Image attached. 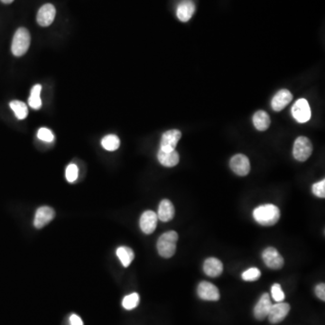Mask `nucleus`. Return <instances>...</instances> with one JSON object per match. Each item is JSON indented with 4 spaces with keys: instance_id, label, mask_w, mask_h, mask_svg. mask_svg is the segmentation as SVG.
<instances>
[{
    "instance_id": "25",
    "label": "nucleus",
    "mask_w": 325,
    "mask_h": 325,
    "mask_svg": "<svg viewBox=\"0 0 325 325\" xmlns=\"http://www.w3.org/2000/svg\"><path fill=\"white\" fill-rule=\"evenodd\" d=\"M140 298L138 294L133 293V294H128L127 296H125L123 301H122V306L126 310L135 309L136 306L140 304Z\"/></svg>"
},
{
    "instance_id": "7",
    "label": "nucleus",
    "mask_w": 325,
    "mask_h": 325,
    "mask_svg": "<svg viewBox=\"0 0 325 325\" xmlns=\"http://www.w3.org/2000/svg\"><path fill=\"white\" fill-rule=\"evenodd\" d=\"M229 167L235 174L240 176H246L250 172L249 159L242 154H238L233 156L229 161Z\"/></svg>"
},
{
    "instance_id": "6",
    "label": "nucleus",
    "mask_w": 325,
    "mask_h": 325,
    "mask_svg": "<svg viewBox=\"0 0 325 325\" xmlns=\"http://www.w3.org/2000/svg\"><path fill=\"white\" fill-rule=\"evenodd\" d=\"M181 137H182V133L179 131L178 129H171L165 132L161 138L160 150L165 152L174 151Z\"/></svg>"
},
{
    "instance_id": "1",
    "label": "nucleus",
    "mask_w": 325,
    "mask_h": 325,
    "mask_svg": "<svg viewBox=\"0 0 325 325\" xmlns=\"http://www.w3.org/2000/svg\"><path fill=\"white\" fill-rule=\"evenodd\" d=\"M253 217L262 226H273L280 219V210L274 204H265L254 210Z\"/></svg>"
},
{
    "instance_id": "9",
    "label": "nucleus",
    "mask_w": 325,
    "mask_h": 325,
    "mask_svg": "<svg viewBox=\"0 0 325 325\" xmlns=\"http://www.w3.org/2000/svg\"><path fill=\"white\" fill-rule=\"evenodd\" d=\"M289 311H290L289 304L283 302L277 303L275 305H272L267 317H268V320L271 323L275 324V323L281 322L285 318L287 317Z\"/></svg>"
},
{
    "instance_id": "4",
    "label": "nucleus",
    "mask_w": 325,
    "mask_h": 325,
    "mask_svg": "<svg viewBox=\"0 0 325 325\" xmlns=\"http://www.w3.org/2000/svg\"><path fill=\"white\" fill-rule=\"evenodd\" d=\"M313 153V145L306 136H298L295 140L293 148L294 158L300 162H305Z\"/></svg>"
},
{
    "instance_id": "2",
    "label": "nucleus",
    "mask_w": 325,
    "mask_h": 325,
    "mask_svg": "<svg viewBox=\"0 0 325 325\" xmlns=\"http://www.w3.org/2000/svg\"><path fill=\"white\" fill-rule=\"evenodd\" d=\"M177 241H178V234L174 230L164 233L160 236L156 244L159 255L165 259L172 258L176 250Z\"/></svg>"
},
{
    "instance_id": "5",
    "label": "nucleus",
    "mask_w": 325,
    "mask_h": 325,
    "mask_svg": "<svg viewBox=\"0 0 325 325\" xmlns=\"http://www.w3.org/2000/svg\"><path fill=\"white\" fill-rule=\"evenodd\" d=\"M291 112L294 120L299 123H306L309 121L312 116L309 103L306 99H299L295 101L292 107Z\"/></svg>"
},
{
    "instance_id": "29",
    "label": "nucleus",
    "mask_w": 325,
    "mask_h": 325,
    "mask_svg": "<svg viewBox=\"0 0 325 325\" xmlns=\"http://www.w3.org/2000/svg\"><path fill=\"white\" fill-rule=\"evenodd\" d=\"M37 137H38L39 140L43 141V142H48V143L53 142L54 140V135L53 134V132L47 128H42L39 129L38 132H37Z\"/></svg>"
},
{
    "instance_id": "16",
    "label": "nucleus",
    "mask_w": 325,
    "mask_h": 325,
    "mask_svg": "<svg viewBox=\"0 0 325 325\" xmlns=\"http://www.w3.org/2000/svg\"><path fill=\"white\" fill-rule=\"evenodd\" d=\"M293 100V95L288 89H281L275 94L271 105L275 111H280L287 107Z\"/></svg>"
},
{
    "instance_id": "33",
    "label": "nucleus",
    "mask_w": 325,
    "mask_h": 325,
    "mask_svg": "<svg viewBox=\"0 0 325 325\" xmlns=\"http://www.w3.org/2000/svg\"><path fill=\"white\" fill-rule=\"evenodd\" d=\"M0 1H1L2 3H4V4H11L14 0H0Z\"/></svg>"
},
{
    "instance_id": "28",
    "label": "nucleus",
    "mask_w": 325,
    "mask_h": 325,
    "mask_svg": "<svg viewBox=\"0 0 325 325\" xmlns=\"http://www.w3.org/2000/svg\"><path fill=\"white\" fill-rule=\"evenodd\" d=\"M272 297L276 303L283 302L285 299V294L282 290V287L279 284H274L271 287Z\"/></svg>"
},
{
    "instance_id": "20",
    "label": "nucleus",
    "mask_w": 325,
    "mask_h": 325,
    "mask_svg": "<svg viewBox=\"0 0 325 325\" xmlns=\"http://www.w3.org/2000/svg\"><path fill=\"white\" fill-rule=\"evenodd\" d=\"M270 123V118L266 111L259 110L253 116V124L260 131H266L269 128Z\"/></svg>"
},
{
    "instance_id": "31",
    "label": "nucleus",
    "mask_w": 325,
    "mask_h": 325,
    "mask_svg": "<svg viewBox=\"0 0 325 325\" xmlns=\"http://www.w3.org/2000/svg\"><path fill=\"white\" fill-rule=\"evenodd\" d=\"M315 294L321 301H325V285L323 283L319 284L315 287Z\"/></svg>"
},
{
    "instance_id": "30",
    "label": "nucleus",
    "mask_w": 325,
    "mask_h": 325,
    "mask_svg": "<svg viewBox=\"0 0 325 325\" xmlns=\"http://www.w3.org/2000/svg\"><path fill=\"white\" fill-rule=\"evenodd\" d=\"M313 194L319 198H325V180L322 179L320 182L314 183L312 187Z\"/></svg>"
},
{
    "instance_id": "14",
    "label": "nucleus",
    "mask_w": 325,
    "mask_h": 325,
    "mask_svg": "<svg viewBox=\"0 0 325 325\" xmlns=\"http://www.w3.org/2000/svg\"><path fill=\"white\" fill-rule=\"evenodd\" d=\"M271 306V299L269 294H264L260 297V301L257 303L255 307H254V316L257 320L262 321L265 318L267 317V315L269 314Z\"/></svg>"
},
{
    "instance_id": "18",
    "label": "nucleus",
    "mask_w": 325,
    "mask_h": 325,
    "mask_svg": "<svg viewBox=\"0 0 325 325\" xmlns=\"http://www.w3.org/2000/svg\"><path fill=\"white\" fill-rule=\"evenodd\" d=\"M174 213L175 211H174V207L172 201L169 200H163L159 204L157 218L161 221L167 222L174 219Z\"/></svg>"
},
{
    "instance_id": "22",
    "label": "nucleus",
    "mask_w": 325,
    "mask_h": 325,
    "mask_svg": "<svg viewBox=\"0 0 325 325\" xmlns=\"http://www.w3.org/2000/svg\"><path fill=\"white\" fill-rule=\"evenodd\" d=\"M41 90H42V86L40 84H36L32 89L28 103L34 109H39L42 107V101H41V97H40Z\"/></svg>"
},
{
    "instance_id": "13",
    "label": "nucleus",
    "mask_w": 325,
    "mask_h": 325,
    "mask_svg": "<svg viewBox=\"0 0 325 325\" xmlns=\"http://www.w3.org/2000/svg\"><path fill=\"white\" fill-rule=\"evenodd\" d=\"M157 215L152 211H147L141 215L140 218V228L146 234L154 233L157 226Z\"/></svg>"
},
{
    "instance_id": "10",
    "label": "nucleus",
    "mask_w": 325,
    "mask_h": 325,
    "mask_svg": "<svg viewBox=\"0 0 325 325\" xmlns=\"http://www.w3.org/2000/svg\"><path fill=\"white\" fill-rule=\"evenodd\" d=\"M197 294L199 297L205 301H218L221 297L219 289L212 283L206 281H202L199 284Z\"/></svg>"
},
{
    "instance_id": "21",
    "label": "nucleus",
    "mask_w": 325,
    "mask_h": 325,
    "mask_svg": "<svg viewBox=\"0 0 325 325\" xmlns=\"http://www.w3.org/2000/svg\"><path fill=\"white\" fill-rule=\"evenodd\" d=\"M117 256L120 259V262L123 265V267H128L132 261L135 259V254L131 248L128 247H120L117 249Z\"/></svg>"
},
{
    "instance_id": "32",
    "label": "nucleus",
    "mask_w": 325,
    "mask_h": 325,
    "mask_svg": "<svg viewBox=\"0 0 325 325\" xmlns=\"http://www.w3.org/2000/svg\"><path fill=\"white\" fill-rule=\"evenodd\" d=\"M68 325H83V321L81 318L79 317L77 314H72L69 318Z\"/></svg>"
},
{
    "instance_id": "17",
    "label": "nucleus",
    "mask_w": 325,
    "mask_h": 325,
    "mask_svg": "<svg viewBox=\"0 0 325 325\" xmlns=\"http://www.w3.org/2000/svg\"><path fill=\"white\" fill-rule=\"evenodd\" d=\"M203 271L206 275L211 277H217L222 274L223 265L221 260L215 258H210L204 261Z\"/></svg>"
},
{
    "instance_id": "19",
    "label": "nucleus",
    "mask_w": 325,
    "mask_h": 325,
    "mask_svg": "<svg viewBox=\"0 0 325 325\" xmlns=\"http://www.w3.org/2000/svg\"><path fill=\"white\" fill-rule=\"evenodd\" d=\"M157 158L162 166L166 167H174L178 165L180 156L177 151L165 152L159 150Z\"/></svg>"
},
{
    "instance_id": "12",
    "label": "nucleus",
    "mask_w": 325,
    "mask_h": 325,
    "mask_svg": "<svg viewBox=\"0 0 325 325\" xmlns=\"http://www.w3.org/2000/svg\"><path fill=\"white\" fill-rule=\"evenodd\" d=\"M55 15H56V10H55L54 5H43V7L39 9L38 13H37V16H36L37 23L41 27H49L51 24L54 22Z\"/></svg>"
},
{
    "instance_id": "11",
    "label": "nucleus",
    "mask_w": 325,
    "mask_h": 325,
    "mask_svg": "<svg viewBox=\"0 0 325 325\" xmlns=\"http://www.w3.org/2000/svg\"><path fill=\"white\" fill-rule=\"evenodd\" d=\"M55 217V212L53 208L48 206L40 207L36 211L34 220V225L36 228H42L50 223Z\"/></svg>"
},
{
    "instance_id": "3",
    "label": "nucleus",
    "mask_w": 325,
    "mask_h": 325,
    "mask_svg": "<svg viewBox=\"0 0 325 325\" xmlns=\"http://www.w3.org/2000/svg\"><path fill=\"white\" fill-rule=\"evenodd\" d=\"M31 37L29 31L25 27L17 29L12 41L11 50L16 57H20L27 53L30 47Z\"/></svg>"
},
{
    "instance_id": "26",
    "label": "nucleus",
    "mask_w": 325,
    "mask_h": 325,
    "mask_svg": "<svg viewBox=\"0 0 325 325\" xmlns=\"http://www.w3.org/2000/svg\"><path fill=\"white\" fill-rule=\"evenodd\" d=\"M260 276H261V272L257 267H251L248 270L243 272L242 275H241V277H242L244 281H247V282L257 281V280L260 279Z\"/></svg>"
},
{
    "instance_id": "24",
    "label": "nucleus",
    "mask_w": 325,
    "mask_h": 325,
    "mask_svg": "<svg viewBox=\"0 0 325 325\" xmlns=\"http://www.w3.org/2000/svg\"><path fill=\"white\" fill-rule=\"evenodd\" d=\"M10 108L15 112L16 118L18 120H25L28 115V108L27 105L19 101H13L10 102Z\"/></svg>"
},
{
    "instance_id": "27",
    "label": "nucleus",
    "mask_w": 325,
    "mask_h": 325,
    "mask_svg": "<svg viewBox=\"0 0 325 325\" xmlns=\"http://www.w3.org/2000/svg\"><path fill=\"white\" fill-rule=\"evenodd\" d=\"M78 174H79V170H78V167L76 165L71 164L66 168L65 176L68 182H75L77 180Z\"/></svg>"
},
{
    "instance_id": "8",
    "label": "nucleus",
    "mask_w": 325,
    "mask_h": 325,
    "mask_svg": "<svg viewBox=\"0 0 325 325\" xmlns=\"http://www.w3.org/2000/svg\"><path fill=\"white\" fill-rule=\"evenodd\" d=\"M262 259L267 267L271 269H281L284 266V259L275 248L269 247L264 250L262 253Z\"/></svg>"
},
{
    "instance_id": "23",
    "label": "nucleus",
    "mask_w": 325,
    "mask_h": 325,
    "mask_svg": "<svg viewBox=\"0 0 325 325\" xmlns=\"http://www.w3.org/2000/svg\"><path fill=\"white\" fill-rule=\"evenodd\" d=\"M101 146L107 151H115L120 147V138L115 135H106L101 140Z\"/></svg>"
},
{
    "instance_id": "15",
    "label": "nucleus",
    "mask_w": 325,
    "mask_h": 325,
    "mask_svg": "<svg viewBox=\"0 0 325 325\" xmlns=\"http://www.w3.org/2000/svg\"><path fill=\"white\" fill-rule=\"evenodd\" d=\"M195 12L193 0H182L176 8V16L181 22H188Z\"/></svg>"
}]
</instances>
